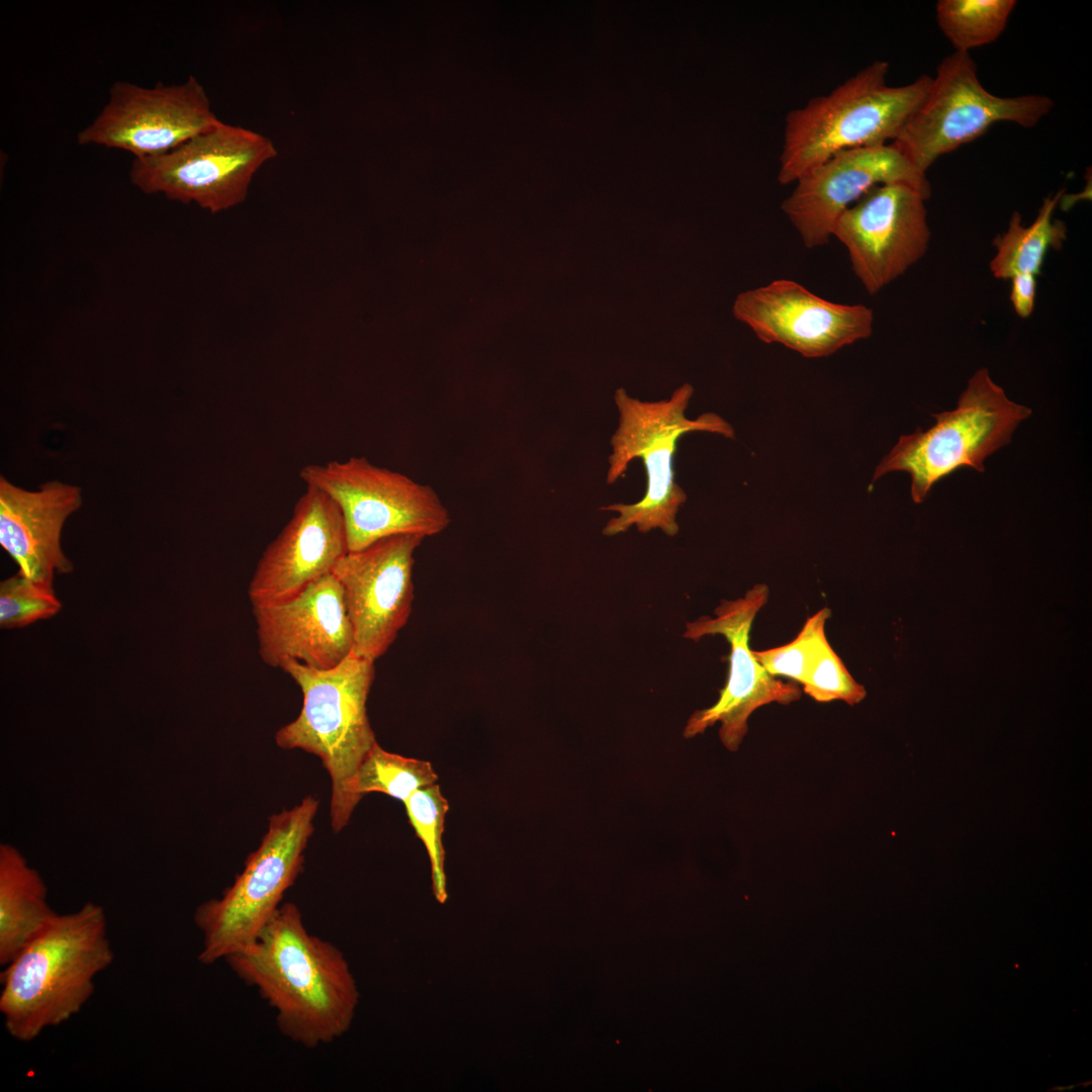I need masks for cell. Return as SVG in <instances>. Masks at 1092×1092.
<instances>
[{"instance_id": "cell-1", "label": "cell", "mask_w": 1092, "mask_h": 1092, "mask_svg": "<svg viewBox=\"0 0 1092 1092\" xmlns=\"http://www.w3.org/2000/svg\"><path fill=\"white\" fill-rule=\"evenodd\" d=\"M225 961L275 1011L279 1031L293 1042L315 1049L349 1028L358 1000L349 966L336 945L308 932L295 904L280 905L252 942Z\"/></svg>"}, {"instance_id": "cell-2", "label": "cell", "mask_w": 1092, "mask_h": 1092, "mask_svg": "<svg viewBox=\"0 0 1092 1092\" xmlns=\"http://www.w3.org/2000/svg\"><path fill=\"white\" fill-rule=\"evenodd\" d=\"M114 960L103 908L88 902L57 914L1 972L0 1012L7 1032L31 1041L78 1014L96 976Z\"/></svg>"}, {"instance_id": "cell-3", "label": "cell", "mask_w": 1092, "mask_h": 1092, "mask_svg": "<svg viewBox=\"0 0 1092 1092\" xmlns=\"http://www.w3.org/2000/svg\"><path fill=\"white\" fill-rule=\"evenodd\" d=\"M889 64L877 60L828 94L785 117L778 182L794 183L834 154L894 142L922 105L932 77L900 86L887 82Z\"/></svg>"}, {"instance_id": "cell-4", "label": "cell", "mask_w": 1092, "mask_h": 1092, "mask_svg": "<svg viewBox=\"0 0 1092 1092\" xmlns=\"http://www.w3.org/2000/svg\"><path fill=\"white\" fill-rule=\"evenodd\" d=\"M280 668L299 687L302 707L296 719L276 732V744L322 760L332 782L331 825L339 832L358 804L352 793L357 769L377 743L366 709L374 662L352 652L329 669L294 660Z\"/></svg>"}, {"instance_id": "cell-5", "label": "cell", "mask_w": 1092, "mask_h": 1092, "mask_svg": "<svg viewBox=\"0 0 1092 1092\" xmlns=\"http://www.w3.org/2000/svg\"><path fill=\"white\" fill-rule=\"evenodd\" d=\"M694 393L691 384L677 387L668 399L642 401L631 397L621 387L614 399L619 412V426L610 444L607 483L624 476L631 461L642 460L646 490L634 504H613L599 510L617 512L603 529L606 536L625 533L635 526L640 533L660 529L667 536L678 532L676 515L687 500L685 490L674 478L673 457L678 440L691 432H709L734 438L732 426L715 413H705L695 420L686 417Z\"/></svg>"}, {"instance_id": "cell-6", "label": "cell", "mask_w": 1092, "mask_h": 1092, "mask_svg": "<svg viewBox=\"0 0 1092 1092\" xmlns=\"http://www.w3.org/2000/svg\"><path fill=\"white\" fill-rule=\"evenodd\" d=\"M1010 400L987 368L968 380L951 411L932 414L935 424L903 435L876 467L872 483L893 471L911 476V497L922 503L931 487L954 471L971 467L984 472L985 459L1011 442L1020 422L1031 415Z\"/></svg>"}, {"instance_id": "cell-7", "label": "cell", "mask_w": 1092, "mask_h": 1092, "mask_svg": "<svg viewBox=\"0 0 1092 1092\" xmlns=\"http://www.w3.org/2000/svg\"><path fill=\"white\" fill-rule=\"evenodd\" d=\"M317 807L318 801L307 796L292 809L273 815L233 885L220 898L198 906L194 922L202 934L201 964L211 965L243 949L280 906L301 870Z\"/></svg>"}, {"instance_id": "cell-8", "label": "cell", "mask_w": 1092, "mask_h": 1092, "mask_svg": "<svg viewBox=\"0 0 1092 1092\" xmlns=\"http://www.w3.org/2000/svg\"><path fill=\"white\" fill-rule=\"evenodd\" d=\"M1053 107L1046 95H994L980 82L970 53L954 51L938 64L925 100L892 143L926 174L940 156L977 140L993 124L1032 127Z\"/></svg>"}, {"instance_id": "cell-9", "label": "cell", "mask_w": 1092, "mask_h": 1092, "mask_svg": "<svg viewBox=\"0 0 1092 1092\" xmlns=\"http://www.w3.org/2000/svg\"><path fill=\"white\" fill-rule=\"evenodd\" d=\"M277 154L268 136L221 121L166 154L133 159L128 174L146 194L216 213L245 201L256 173Z\"/></svg>"}, {"instance_id": "cell-10", "label": "cell", "mask_w": 1092, "mask_h": 1092, "mask_svg": "<svg viewBox=\"0 0 1092 1092\" xmlns=\"http://www.w3.org/2000/svg\"><path fill=\"white\" fill-rule=\"evenodd\" d=\"M299 477L338 506L349 551L393 535L434 536L451 522L449 512L430 485L374 465L365 457L307 464L300 469Z\"/></svg>"}, {"instance_id": "cell-11", "label": "cell", "mask_w": 1092, "mask_h": 1092, "mask_svg": "<svg viewBox=\"0 0 1092 1092\" xmlns=\"http://www.w3.org/2000/svg\"><path fill=\"white\" fill-rule=\"evenodd\" d=\"M768 595V586L757 583L743 598L723 600L714 618L702 616L687 623L685 638L698 641L704 636L721 635L730 645V654L727 680L717 702L689 718L684 729L686 738L720 722V740L728 750L736 751L747 733L752 712L770 703L789 705L801 698L798 682L784 681L768 673L749 646L753 621Z\"/></svg>"}, {"instance_id": "cell-12", "label": "cell", "mask_w": 1092, "mask_h": 1092, "mask_svg": "<svg viewBox=\"0 0 1092 1092\" xmlns=\"http://www.w3.org/2000/svg\"><path fill=\"white\" fill-rule=\"evenodd\" d=\"M203 86L194 76L180 84L146 88L117 81L91 123L77 134L79 145L126 151L136 158L166 154L220 123Z\"/></svg>"}, {"instance_id": "cell-13", "label": "cell", "mask_w": 1092, "mask_h": 1092, "mask_svg": "<svg viewBox=\"0 0 1092 1092\" xmlns=\"http://www.w3.org/2000/svg\"><path fill=\"white\" fill-rule=\"evenodd\" d=\"M926 200L906 184L878 185L835 221L831 236L845 246L852 271L870 294L925 255L930 241Z\"/></svg>"}, {"instance_id": "cell-14", "label": "cell", "mask_w": 1092, "mask_h": 1092, "mask_svg": "<svg viewBox=\"0 0 1092 1092\" xmlns=\"http://www.w3.org/2000/svg\"><path fill=\"white\" fill-rule=\"evenodd\" d=\"M425 538L399 534L349 551L333 569L353 631V653L375 661L406 624L413 609L414 554Z\"/></svg>"}, {"instance_id": "cell-15", "label": "cell", "mask_w": 1092, "mask_h": 1092, "mask_svg": "<svg viewBox=\"0 0 1092 1092\" xmlns=\"http://www.w3.org/2000/svg\"><path fill=\"white\" fill-rule=\"evenodd\" d=\"M794 183L781 208L809 249L826 245L840 214L875 186L902 183L931 196L926 174L893 143L838 152Z\"/></svg>"}, {"instance_id": "cell-16", "label": "cell", "mask_w": 1092, "mask_h": 1092, "mask_svg": "<svg viewBox=\"0 0 1092 1092\" xmlns=\"http://www.w3.org/2000/svg\"><path fill=\"white\" fill-rule=\"evenodd\" d=\"M732 311L761 342L807 358L826 357L869 338L874 324L870 307L829 301L789 279L741 292Z\"/></svg>"}, {"instance_id": "cell-17", "label": "cell", "mask_w": 1092, "mask_h": 1092, "mask_svg": "<svg viewBox=\"0 0 1092 1092\" xmlns=\"http://www.w3.org/2000/svg\"><path fill=\"white\" fill-rule=\"evenodd\" d=\"M349 552L342 513L323 491L306 486L292 516L257 562L248 586L254 607L273 606L296 597L333 572Z\"/></svg>"}, {"instance_id": "cell-18", "label": "cell", "mask_w": 1092, "mask_h": 1092, "mask_svg": "<svg viewBox=\"0 0 1092 1092\" xmlns=\"http://www.w3.org/2000/svg\"><path fill=\"white\" fill-rule=\"evenodd\" d=\"M262 661L280 668L289 660L329 669L353 652L354 640L342 586L333 573L281 604L254 607Z\"/></svg>"}, {"instance_id": "cell-19", "label": "cell", "mask_w": 1092, "mask_h": 1092, "mask_svg": "<svg viewBox=\"0 0 1092 1092\" xmlns=\"http://www.w3.org/2000/svg\"><path fill=\"white\" fill-rule=\"evenodd\" d=\"M78 486L50 481L38 490L0 478V544L30 579L53 584L56 573H69L72 562L61 547L67 518L81 506Z\"/></svg>"}, {"instance_id": "cell-20", "label": "cell", "mask_w": 1092, "mask_h": 1092, "mask_svg": "<svg viewBox=\"0 0 1092 1092\" xmlns=\"http://www.w3.org/2000/svg\"><path fill=\"white\" fill-rule=\"evenodd\" d=\"M48 889L21 852L0 845V965L6 966L57 915Z\"/></svg>"}, {"instance_id": "cell-21", "label": "cell", "mask_w": 1092, "mask_h": 1092, "mask_svg": "<svg viewBox=\"0 0 1092 1092\" xmlns=\"http://www.w3.org/2000/svg\"><path fill=\"white\" fill-rule=\"evenodd\" d=\"M1064 190L1042 200L1036 217L1023 225L1021 214L1014 211L1006 231L993 242L996 253L989 263L990 271L997 279H1010L1015 274L1040 273L1050 249H1060L1067 235L1063 221L1054 218V211L1061 201Z\"/></svg>"}, {"instance_id": "cell-22", "label": "cell", "mask_w": 1092, "mask_h": 1092, "mask_svg": "<svg viewBox=\"0 0 1092 1092\" xmlns=\"http://www.w3.org/2000/svg\"><path fill=\"white\" fill-rule=\"evenodd\" d=\"M1014 0H939L937 24L956 52L995 41L1004 31L1016 6Z\"/></svg>"}, {"instance_id": "cell-23", "label": "cell", "mask_w": 1092, "mask_h": 1092, "mask_svg": "<svg viewBox=\"0 0 1092 1092\" xmlns=\"http://www.w3.org/2000/svg\"><path fill=\"white\" fill-rule=\"evenodd\" d=\"M437 780L430 762L388 752L376 743L357 769L352 793L357 802L377 792L404 803L415 792L434 785Z\"/></svg>"}, {"instance_id": "cell-24", "label": "cell", "mask_w": 1092, "mask_h": 1092, "mask_svg": "<svg viewBox=\"0 0 1092 1092\" xmlns=\"http://www.w3.org/2000/svg\"><path fill=\"white\" fill-rule=\"evenodd\" d=\"M403 804L410 823L428 852L435 896L440 902H444L447 892L442 834L449 808L448 801L439 786L434 784L418 790Z\"/></svg>"}, {"instance_id": "cell-25", "label": "cell", "mask_w": 1092, "mask_h": 1092, "mask_svg": "<svg viewBox=\"0 0 1092 1092\" xmlns=\"http://www.w3.org/2000/svg\"><path fill=\"white\" fill-rule=\"evenodd\" d=\"M62 605L53 584L36 581L21 572L0 584V625L19 628L53 617Z\"/></svg>"}, {"instance_id": "cell-26", "label": "cell", "mask_w": 1092, "mask_h": 1092, "mask_svg": "<svg viewBox=\"0 0 1092 1092\" xmlns=\"http://www.w3.org/2000/svg\"><path fill=\"white\" fill-rule=\"evenodd\" d=\"M831 615L825 607L810 616L791 642L766 650L754 651V656L771 675L787 676L803 684L811 667L818 645L825 637V625Z\"/></svg>"}, {"instance_id": "cell-27", "label": "cell", "mask_w": 1092, "mask_h": 1092, "mask_svg": "<svg viewBox=\"0 0 1092 1092\" xmlns=\"http://www.w3.org/2000/svg\"><path fill=\"white\" fill-rule=\"evenodd\" d=\"M802 685L804 693L820 703L839 700L854 706L867 695L864 687L851 676L826 636L821 639Z\"/></svg>"}, {"instance_id": "cell-28", "label": "cell", "mask_w": 1092, "mask_h": 1092, "mask_svg": "<svg viewBox=\"0 0 1092 1092\" xmlns=\"http://www.w3.org/2000/svg\"><path fill=\"white\" fill-rule=\"evenodd\" d=\"M1010 301L1015 313L1026 318L1031 315L1036 293V276L1030 273L1015 274L1010 278Z\"/></svg>"}]
</instances>
